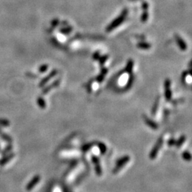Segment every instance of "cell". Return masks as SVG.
<instances>
[{
    "instance_id": "6da1fadb",
    "label": "cell",
    "mask_w": 192,
    "mask_h": 192,
    "mask_svg": "<svg viewBox=\"0 0 192 192\" xmlns=\"http://www.w3.org/2000/svg\"><path fill=\"white\" fill-rule=\"evenodd\" d=\"M126 15H127V10H125L119 18H117V19H115L114 22H112L110 25L108 27V29H107L108 31H111L113 29H114V28L118 27V25H120V24L123 22L124 19H125V17Z\"/></svg>"
},
{
    "instance_id": "7a4b0ae2",
    "label": "cell",
    "mask_w": 192,
    "mask_h": 192,
    "mask_svg": "<svg viewBox=\"0 0 192 192\" xmlns=\"http://www.w3.org/2000/svg\"><path fill=\"white\" fill-rule=\"evenodd\" d=\"M166 97L167 100H169L171 98V90H170V82L167 81L166 82Z\"/></svg>"
},
{
    "instance_id": "3957f363",
    "label": "cell",
    "mask_w": 192,
    "mask_h": 192,
    "mask_svg": "<svg viewBox=\"0 0 192 192\" xmlns=\"http://www.w3.org/2000/svg\"><path fill=\"white\" fill-rule=\"evenodd\" d=\"M176 38H177V43L178 44H179V48H181V50L184 51L186 49V43H184V41H183L182 38H179L178 36H176Z\"/></svg>"
},
{
    "instance_id": "277c9868",
    "label": "cell",
    "mask_w": 192,
    "mask_h": 192,
    "mask_svg": "<svg viewBox=\"0 0 192 192\" xmlns=\"http://www.w3.org/2000/svg\"><path fill=\"white\" fill-rule=\"evenodd\" d=\"M137 46L139 47V48H142V49H147V48H150V46L148 43H139L138 45H137Z\"/></svg>"
}]
</instances>
